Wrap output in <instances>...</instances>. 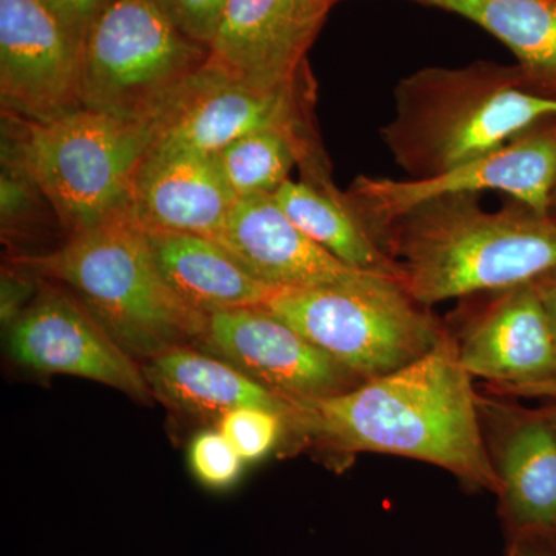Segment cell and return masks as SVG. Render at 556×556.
<instances>
[{
  "label": "cell",
  "instance_id": "obj_1",
  "mask_svg": "<svg viewBox=\"0 0 556 556\" xmlns=\"http://www.w3.org/2000/svg\"><path fill=\"white\" fill-rule=\"evenodd\" d=\"M287 433L338 455L379 453L420 460L470 489L500 492L479 394L450 329L407 367L364 380L345 393L291 401Z\"/></svg>",
  "mask_w": 556,
  "mask_h": 556
},
{
  "label": "cell",
  "instance_id": "obj_2",
  "mask_svg": "<svg viewBox=\"0 0 556 556\" xmlns=\"http://www.w3.org/2000/svg\"><path fill=\"white\" fill-rule=\"evenodd\" d=\"M378 243L402 285L431 308L536 280L556 268V218L518 203L485 211L478 195L422 201L387 223Z\"/></svg>",
  "mask_w": 556,
  "mask_h": 556
},
{
  "label": "cell",
  "instance_id": "obj_3",
  "mask_svg": "<svg viewBox=\"0 0 556 556\" xmlns=\"http://www.w3.org/2000/svg\"><path fill=\"white\" fill-rule=\"evenodd\" d=\"M394 98L396 113L380 134L412 179L437 177L556 118V101L527 91L518 65L489 61L417 70Z\"/></svg>",
  "mask_w": 556,
  "mask_h": 556
},
{
  "label": "cell",
  "instance_id": "obj_4",
  "mask_svg": "<svg viewBox=\"0 0 556 556\" xmlns=\"http://www.w3.org/2000/svg\"><path fill=\"white\" fill-rule=\"evenodd\" d=\"M17 263L75 289L91 316L130 356L152 358L200 339L206 316L172 291L134 211L72 233L58 251Z\"/></svg>",
  "mask_w": 556,
  "mask_h": 556
},
{
  "label": "cell",
  "instance_id": "obj_5",
  "mask_svg": "<svg viewBox=\"0 0 556 556\" xmlns=\"http://www.w3.org/2000/svg\"><path fill=\"white\" fill-rule=\"evenodd\" d=\"M20 123L17 167L49 200L70 236L131 208L138 170L159 124L89 108Z\"/></svg>",
  "mask_w": 556,
  "mask_h": 556
},
{
  "label": "cell",
  "instance_id": "obj_6",
  "mask_svg": "<svg viewBox=\"0 0 556 556\" xmlns=\"http://www.w3.org/2000/svg\"><path fill=\"white\" fill-rule=\"evenodd\" d=\"M262 308L364 380L407 367L448 334L399 278L376 273L325 287L278 289Z\"/></svg>",
  "mask_w": 556,
  "mask_h": 556
},
{
  "label": "cell",
  "instance_id": "obj_7",
  "mask_svg": "<svg viewBox=\"0 0 556 556\" xmlns=\"http://www.w3.org/2000/svg\"><path fill=\"white\" fill-rule=\"evenodd\" d=\"M207 60L153 0H116L84 38L83 108L160 124Z\"/></svg>",
  "mask_w": 556,
  "mask_h": 556
},
{
  "label": "cell",
  "instance_id": "obj_8",
  "mask_svg": "<svg viewBox=\"0 0 556 556\" xmlns=\"http://www.w3.org/2000/svg\"><path fill=\"white\" fill-rule=\"evenodd\" d=\"M556 186V118L543 121L503 148L467 161L437 177L354 179L345 199L368 232L379 230L405 211L442 195H479L500 190L525 206L551 214Z\"/></svg>",
  "mask_w": 556,
  "mask_h": 556
},
{
  "label": "cell",
  "instance_id": "obj_9",
  "mask_svg": "<svg viewBox=\"0 0 556 556\" xmlns=\"http://www.w3.org/2000/svg\"><path fill=\"white\" fill-rule=\"evenodd\" d=\"M84 40L40 0H0V91L17 118L46 121L83 108Z\"/></svg>",
  "mask_w": 556,
  "mask_h": 556
},
{
  "label": "cell",
  "instance_id": "obj_10",
  "mask_svg": "<svg viewBox=\"0 0 556 556\" xmlns=\"http://www.w3.org/2000/svg\"><path fill=\"white\" fill-rule=\"evenodd\" d=\"M455 338L460 364L495 394L521 397L556 379V338L533 281L478 294Z\"/></svg>",
  "mask_w": 556,
  "mask_h": 556
},
{
  "label": "cell",
  "instance_id": "obj_11",
  "mask_svg": "<svg viewBox=\"0 0 556 556\" xmlns=\"http://www.w3.org/2000/svg\"><path fill=\"white\" fill-rule=\"evenodd\" d=\"M200 342L289 402L345 393L364 382L262 306L211 314Z\"/></svg>",
  "mask_w": 556,
  "mask_h": 556
},
{
  "label": "cell",
  "instance_id": "obj_12",
  "mask_svg": "<svg viewBox=\"0 0 556 556\" xmlns=\"http://www.w3.org/2000/svg\"><path fill=\"white\" fill-rule=\"evenodd\" d=\"M334 0H228L208 46V64L263 89L306 80V53Z\"/></svg>",
  "mask_w": 556,
  "mask_h": 556
},
{
  "label": "cell",
  "instance_id": "obj_13",
  "mask_svg": "<svg viewBox=\"0 0 556 556\" xmlns=\"http://www.w3.org/2000/svg\"><path fill=\"white\" fill-rule=\"evenodd\" d=\"M306 80L269 90L203 65L161 116L156 141L217 153L266 129H306Z\"/></svg>",
  "mask_w": 556,
  "mask_h": 556
},
{
  "label": "cell",
  "instance_id": "obj_14",
  "mask_svg": "<svg viewBox=\"0 0 556 556\" xmlns=\"http://www.w3.org/2000/svg\"><path fill=\"white\" fill-rule=\"evenodd\" d=\"M10 351L25 367L104 383L131 397L148 399L142 369L108 329L64 292L49 289L10 332Z\"/></svg>",
  "mask_w": 556,
  "mask_h": 556
},
{
  "label": "cell",
  "instance_id": "obj_15",
  "mask_svg": "<svg viewBox=\"0 0 556 556\" xmlns=\"http://www.w3.org/2000/svg\"><path fill=\"white\" fill-rule=\"evenodd\" d=\"M501 517L510 533L556 536V430L543 409L479 394Z\"/></svg>",
  "mask_w": 556,
  "mask_h": 556
},
{
  "label": "cell",
  "instance_id": "obj_16",
  "mask_svg": "<svg viewBox=\"0 0 556 556\" xmlns=\"http://www.w3.org/2000/svg\"><path fill=\"white\" fill-rule=\"evenodd\" d=\"M237 200L215 155L155 141L139 167L131 211L146 229L217 240Z\"/></svg>",
  "mask_w": 556,
  "mask_h": 556
},
{
  "label": "cell",
  "instance_id": "obj_17",
  "mask_svg": "<svg viewBox=\"0 0 556 556\" xmlns=\"http://www.w3.org/2000/svg\"><path fill=\"white\" fill-rule=\"evenodd\" d=\"M258 280L276 289L339 283L365 273L314 243L273 195L237 200L217 240Z\"/></svg>",
  "mask_w": 556,
  "mask_h": 556
},
{
  "label": "cell",
  "instance_id": "obj_18",
  "mask_svg": "<svg viewBox=\"0 0 556 556\" xmlns=\"http://www.w3.org/2000/svg\"><path fill=\"white\" fill-rule=\"evenodd\" d=\"M146 232L166 283L190 309L203 316L260 308L278 291L258 280L214 239L169 230Z\"/></svg>",
  "mask_w": 556,
  "mask_h": 556
},
{
  "label": "cell",
  "instance_id": "obj_19",
  "mask_svg": "<svg viewBox=\"0 0 556 556\" xmlns=\"http://www.w3.org/2000/svg\"><path fill=\"white\" fill-rule=\"evenodd\" d=\"M150 391L164 404L200 419H222L241 407L265 408L288 417L291 402L260 386L229 362L188 345L163 351L142 368Z\"/></svg>",
  "mask_w": 556,
  "mask_h": 556
},
{
  "label": "cell",
  "instance_id": "obj_20",
  "mask_svg": "<svg viewBox=\"0 0 556 556\" xmlns=\"http://www.w3.org/2000/svg\"><path fill=\"white\" fill-rule=\"evenodd\" d=\"M459 14L517 56L522 86L556 101V0H416Z\"/></svg>",
  "mask_w": 556,
  "mask_h": 556
},
{
  "label": "cell",
  "instance_id": "obj_21",
  "mask_svg": "<svg viewBox=\"0 0 556 556\" xmlns=\"http://www.w3.org/2000/svg\"><path fill=\"white\" fill-rule=\"evenodd\" d=\"M285 214L314 243L351 268L402 281L401 266L390 257L327 178L288 179L274 193Z\"/></svg>",
  "mask_w": 556,
  "mask_h": 556
},
{
  "label": "cell",
  "instance_id": "obj_22",
  "mask_svg": "<svg viewBox=\"0 0 556 556\" xmlns=\"http://www.w3.org/2000/svg\"><path fill=\"white\" fill-rule=\"evenodd\" d=\"M237 199L274 195L298 164L317 177V156L306 129H266L247 135L214 153Z\"/></svg>",
  "mask_w": 556,
  "mask_h": 556
},
{
  "label": "cell",
  "instance_id": "obj_23",
  "mask_svg": "<svg viewBox=\"0 0 556 556\" xmlns=\"http://www.w3.org/2000/svg\"><path fill=\"white\" fill-rule=\"evenodd\" d=\"M218 430L228 438L244 463L268 456L287 433V417L265 408L241 407L218 420Z\"/></svg>",
  "mask_w": 556,
  "mask_h": 556
},
{
  "label": "cell",
  "instance_id": "obj_24",
  "mask_svg": "<svg viewBox=\"0 0 556 556\" xmlns=\"http://www.w3.org/2000/svg\"><path fill=\"white\" fill-rule=\"evenodd\" d=\"M190 467L208 489L223 490L239 481L244 460L219 430L200 433L190 444Z\"/></svg>",
  "mask_w": 556,
  "mask_h": 556
},
{
  "label": "cell",
  "instance_id": "obj_25",
  "mask_svg": "<svg viewBox=\"0 0 556 556\" xmlns=\"http://www.w3.org/2000/svg\"><path fill=\"white\" fill-rule=\"evenodd\" d=\"M188 38L211 46L228 0H153Z\"/></svg>",
  "mask_w": 556,
  "mask_h": 556
},
{
  "label": "cell",
  "instance_id": "obj_26",
  "mask_svg": "<svg viewBox=\"0 0 556 556\" xmlns=\"http://www.w3.org/2000/svg\"><path fill=\"white\" fill-rule=\"evenodd\" d=\"M76 38H86L94 21L116 0H40Z\"/></svg>",
  "mask_w": 556,
  "mask_h": 556
},
{
  "label": "cell",
  "instance_id": "obj_27",
  "mask_svg": "<svg viewBox=\"0 0 556 556\" xmlns=\"http://www.w3.org/2000/svg\"><path fill=\"white\" fill-rule=\"evenodd\" d=\"M507 556H556V536L544 533H510Z\"/></svg>",
  "mask_w": 556,
  "mask_h": 556
},
{
  "label": "cell",
  "instance_id": "obj_28",
  "mask_svg": "<svg viewBox=\"0 0 556 556\" xmlns=\"http://www.w3.org/2000/svg\"><path fill=\"white\" fill-rule=\"evenodd\" d=\"M556 338V268L533 280Z\"/></svg>",
  "mask_w": 556,
  "mask_h": 556
},
{
  "label": "cell",
  "instance_id": "obj_29",
  "mask_svg": "<svg viewBox=\"0 0 556 556\" xmlns=\"http://www.w3.org/2000/svg\"><path fill=\"white\" fill-rule=\"evenodd\" d=\"M521 397H556V379L552 380V382L544 383V386L527 391Z\"/></svg>",
  "mask_w": 556,
  "mask_h": 556
},
{
  "label": "cell",
  "instance_id": "obj_30",
  "mask_svg": "<svg viewBox=\"0 0 556 556\" xmlns=\"http://www.w3.org/2000/svg\"><path fill=\"white\" fill-rule=\"evenodd\" d=\"M552 399H554V401H552L551 404L544 405V407H541V409H543V413L546 415L548 422H551L556 430V397Z\"/></svg>",
  "mask_w": 556,
  "mask_h": 556
},
{
  "label": "cell",
  "instance_id": "obj_31",
  "mask_svg": "<svg viewBox=\"0 0 556 556\" xmlns=\"http://www.w3.org/2000/svg\"><path fill=\"white\" fill-rule=\"evenodd\" d=\"M551 214L554 215V217L556 218V186L554 189V193H552Z\"/></svg>",
  "mask_w": 556,
  "mask_h": 556
},
{
  "label": "cell",
  "instance_id": "obj_32",
  "mask_svg": "<svg viewBox=\"0 0 556 556\" xmlns=\"http://www.w3.org/2000/svg\"><path fill=\"white\" fill-rule=\"evenodd\" d=\"M334 2H339V0H334Z\"/></svg>",
  "mask_w": 556,
  "mask_h": 556
}]
</instances>
